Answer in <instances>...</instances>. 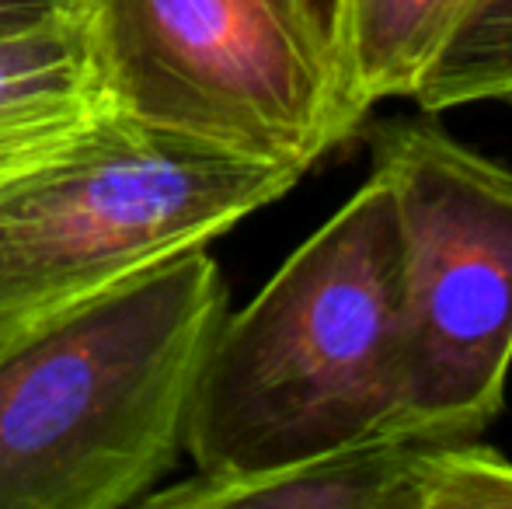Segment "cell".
<instances>
[{"label":"cell","mask_w":512,"mask_h":509,"mask_svg":"<svg viewBox=\"0 0 512 509\" xmlns=\"http://www.w3.org/2000/svg\"><path fill=\"white\" fill-rule=\"evenodd\" d=\"M373 440H408L401 238L366 185L220 321L185 454L206 478H248Z\"/></svg>","instance_id":"cell-1"},{"label":"cell","mask_w":512,"mask_h":509,"mask_svg":"<svg viewBox=\"0 0 512 509\" xmlns=\"http://www.w3.org/2000/svg\"><path fill=\"white\" fill-rule=\"evenodd\" d=\"M227 311L189 248L0 342V509L143 506L182 461Z\"/></svg>","instance_id":"cell-2"},{"label":"cell","mask_w":512,"mask_h":509,"mask_svg":"<svg viewBox=\"0 0 512 509\" xmlns=\"http://www.w3.org/2000/svg\"><path fill=\"white\" fill-rule=\"evenodd\" d=\"M108 112L307 175L356 140L338 0H81Z\"/></svg>","instance_id":"cell-3"},{"label":"cell","mask_w":512,"mask_h":509,"mask_svg":"<svg viewBox=\"0 0 512 509\" xmlns=\"http://www.w3.org/2000/svg\"><path fill=\"white\" fill-rule=\"evenodd\" d=\"M304 175L102 112L0 185V342L189 248H206Z\"/></svg>","instance_id":"cell-4"},{"label":"cell","mask_w":512,"mask_h":509,"mask_svg":"<svg viewBox=\"0 0 512 509\" xmlns=\"http://www.w3.org/2000/svg\"><path fill=\"white\" fill-rule=\"evenodd\" d=\"M359 133L398 217L408 440H481L512 367V168L429 112Z\"/></svg>","instance_id":"cell-5"},{"label":"cell","mask_w":512,"mask_h":509,"mask_svg":"<svg viewBox=\"0 0 512 509\" xmlns=\"http://www.w3.org/2000/svg\"><path fill=\"white\" fill-rule=\"evenodd\" d=\"M102 112L77 14L0 39V185L70 143Z\"/></svg>","instance_id":"cell-6"},{"label":"cell","mask_w":512,"mask_h":509,"mask_svg":"<svg viewBox=\"0 0 512 509\" xmlns=\"http://www.w3.org/2000/svg\"><path fill=\"white\" fill-rule=\"evenodd\" d=\"M481 0H338L349 98L363 116L415 98Z\"/></svg>","instance_id":"cell-7"},{"label":"cell","mask_w":512,"mask_h":509,"mask_svg":"<svg viewBox=\"0 0 512 509\" xmlns=\"http://www.w3.org/2000/svg\"><path fill=\"white\" fill-rule=\"evenodd\" d=\"M411 102L429 116L478 102L512 109V0H481L474 7Z\"/></svg>","instance_id":"cell-8"},{"label":"cell","mask_w":512,"mask_h":509,"mask_svg":"<svg viewBox=\"0 0 512 509\" xmlns=\"http://www.w3.org/2000/svg\"><path fill=\"white\" fill-rule=\"evenodd\" d=\"M81 11V0H0V39Z\"/></svg>","instance_id":"cell-9"}]
</instances>
